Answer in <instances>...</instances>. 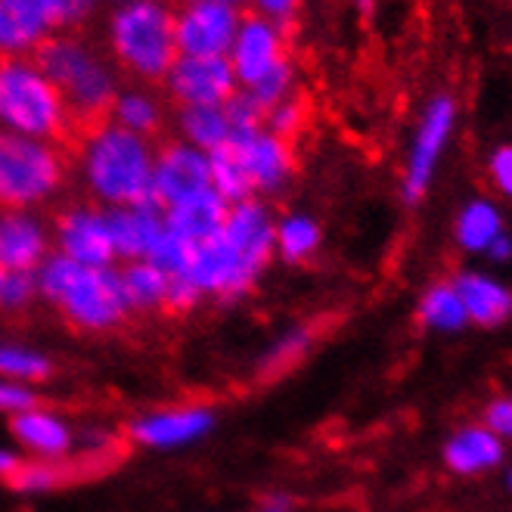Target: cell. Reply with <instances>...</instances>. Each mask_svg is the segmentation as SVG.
<instances>
[{
	"instance_id": "1",
	"label": "cell",
	"mask_w": 512,
	"mask_h": 512,
	"mask_svg": "<svg viewBox=\"0 0 512 512\" xmlns=\"http://www.w3.org/2000/svg\"><path fill=\"white\" fill-rule=\"evenodd\" d=\"M69 156L84 199L103 208H125L153 199V140L128 134L103 118L75 131Z\"/></svg>"
},
{
	"instance_id": "2",
	"label": "cell",
	"mask_w": 512,
	"mask_h": 512,
	"mask_svg": "<svg viewBox=\"0 0 512 512\" xmlns=\"http://www.w3.org/2000/svg\"><path fill=\"white\" fill-rule=\"evenodd\" d=\"M35 280L38 298L47 301L78 333H115V329H122L134 317L118 267H84L53 252L38 267Z\"/></svg>"
},
{
	"instance_id": "3",
	"label": "cell",
	"mask_w": 512,
	"mask_h": 512,
	"mask_svg": "<svg viewBox=\"0 0 512 512\" xmlns=\"http://www.w3.org/2000/svg\"><path fill=\"white\" fill-rule=\"evenodd\" d=\"M100 47L125 81L159 87L174 66V4L171 0H128L109 4Z\"/></svg>"
},
{
	"instance_id": "4",
	"label": "cell",
	"mask_w": 512,
	"mask_h": 512,
	"mask_svg": "<svg viewBox=\"0 0 512 512\" xmlns=\"http://www.w3.org/2000/svg\"><path fill=\"white\" fill-rule=\"evenodd\" d=\"M35 59L63 94L78 128L109 118L112 100L125 78L118 75L106 50L87 38V32H56Z\"/></svg>"
},
{
	"instance_id": "5",
	"label": "cell",
	"mask_w": 512,
	"mask_h": 512,
	"mask_svg": "<svg viewBox=\"0 0 512 512\" xmlns=\"http://www.w3.org/2000/svg\"><path fill=\"white\" fill-rule=\"evenodd\" d=\"M78 125L35 56L0 59V134L69 143Z\"/></svg>"
},
{
	"instance_id": "6",
	"label": "cell",
	"mask_w": 512,
	"mask_h": 512,
	"mask_svg": "<svg viewBox=\"0 0 512 512\" xmlns=\"http://www.w3.org/2000/svg\"><path fill=\"white\" fill-rule=\"evenodd\" d=\"M72 180L66 143L0 134V208L41 212Z\"/></svg>"
},
{
	"instance_id": "7",
	"label": "cell",
	"mask_w": 512,
	"mask_h": 512,
	"mask_svg": "<svg viewBox=\"0 0 512 512\" xmlns=\"http://www.w3.org/2000/svg\"><path fill=\"white\" fill-rule=\"evenodd\" d=\"M457 100L450 94H435L423 115H419L416 122V131L410 137V146H407V159H404V174H401V199L404 205H419L426 199L432 180H435V171L444 159V149L454 137V128H457Z\"/></svg>"
},
{
	"instance_id": "8",
	"label": "cell",
	"mask_w": 512,
	"mask_h": 512,
	"mask_svg": "<svg viewBox=\"0 0 512 512\" xmlns=\"http://www.w3.org/2000/svg\"><path fill=\"white\" fill-rule=\"evenodd\" d=\"M50 236H53V252L75 264L84 267L118 264L106 208L90 199H75L59 208L56 218L50 221Z\"/></svg>"
},
{
	"instance_id": "9",
	"label": "cell",
	"mask_w": 512,
	"mask_h": 512,
	"mask_svg": "<svg viewBox=\"0 0 512 512\" xmlns=\"http://www.w3.org/2000/svg\"><path fill=\"white\" fill-rule=\"evenodd\" d=\"M227 63H230V69L236 75L239 90L255 87L270 72H277L286 63H292L289 28L246 10L243 19H239L236 38L230 44Z\"/></svg>"
},
{
	"instance_id": "10",
	"label": "cell",
	"mask_w": 512,
	"mask_h": 512,
	"mask_svg": "<svg viewBox=\"0 0 512 512\" xmlns=\"http://www.w3.org/2000/svg\"><path fill=\"white\" fill-rule=\"evenodd\" d=\"M230 146H233L239 165H243L249 193L255 199L267 202V199H274L289 190V184L295 180V171H298L295 143L280 140L277 134L258 128L249 134L230 137Z\"/></svg>"
},
{
	"instance_id": "11",
	"label": "cell",
	"mask_w": 512,
	"mask_h": 512,
	"mask_svg": "<svg viewBox=\"0 0 512 512\" xmlns=\"http://www.w3.org/2000/svg\"><path fill=\"white\" fill-rule=\"evenodd\" d=\"M159 87L171 109L224 106L239 90L227 56H177Z\"/></svg>"
},
{
	"instance_id": "12",
	"label": "cell",
	"mask_w": 512,
	"mask_h": 512,
	"mask_svg": "<svg viewBox=\"0 0 512 512\" xmlns=\"http://www.w3.org/2000/svg\"><path fill=\"white\" fill-rule=\"evenodd\" d=\"M246 10L212 4V0H177L174 38L180 56H227Z\"/></svg>"
},
{
	"instance_id": "13",
	"label": "cell",
	"mask_w": 512,
	"mask_h": 512,
	"mask_svg": "<svg viewBox=\"0 0 512 512\" xmlns=\"http://www.w3.org/2000/svg\"><path fill=\"white\" fill-rule=\"evenodd\" d=\"M205 190H212L208 153H202V149L177 137L159 140L156 162H153V202L159 208H171Z\"/></svg>"
},
{
	"instance_id": "14",
	"label": "cell",
	"mask_w": 512,
	"mask_h": 512,
	"mask_svg": "<svg viewBox=\"0 0 512 512\" xmlns=\"http://www.w3.org/2000/svg\"><path fill=\"white\" fill-rule=\"evenodd\" d=\"M212 429L215 410L208 404H171L131 419L128 441L149 450H177L202 441Z\"/></svg>"
},
{
	"instance_id": "15",
	"label": "cell",
	"mask_w": 512,
	"mask_h": 512,
	"mask_svg": "<svg viewBox=\"0 0 512 512\" xmlns=\"http://www.w3.org/2000/svg\"><path fill=\"white\" fill-rule=\"evenodd\" d=\"M53 255L50 221L41 212L0 208V267L13 274H38Z\"/></svg>"
},
{
	"instance_id": "16",
	"label": "cell",
	"mask_w": 512,
	"mask_h": 512,
	"mask_svg": "<svg viewBox=\"0 0 512 512\" xmlns=\"http://www.w3.org/2000/svg\"><path fill=\"white\" fill-rule=\"evenodd\" d=\"M53 35L50 0H0V59L38 56Z\"/></svg>"
},
{
	"instance_id": "17",
	"label": "cell",
	"mask_w": 512,
	"mask_h": 512,
	"mask_svg": "<svg viewBox=\"0 0 512 512\" xmlns=\"http://www.w3.org/2000/svg\"><path fill=\"white\" fill-rule=\"evenodd\" d=\"M10 435L16 438V444L25 450V454H32V460H47V463L69 460L78 447V435L69 419L50 407H41V404L13 416Z\"/></svg>"
},
{
	"instance_id": "18",
	"label": "cell",
	"mask_w": 512,
	"mask_h": 512,
	"mask_svg": "<svg viewBox=\"0 0 512 512\" xmlns=\"http://www.w3.org/2000/svg\"><path fill=\"white\" fill-rule=\"evenodd\" d=\"M109 122L118 125L122 131H128V134H137L143 140L159 143V137L171 125V103L165 100L162 87L125 81L122 90H118L115 100H112Z\"/></svg>"
},
{
	"instance_id": "19",
	"label": "cell",
	"mask_w": 512,
	"mask_h": 512,
	"mask_svg": "<svg viewBox=\"0 0 512 512\" xmlns=\"http://www.w3.org/2000/svg\"><path fill=\"white\" fill-rule=\"evenodd\" d=\"M106 215H109V233L118 261L122 264L146 261L153 255L156 243L165 233V215L153 199L125 208H106Z\"/></svg>"
},
{
	"instance_id": "20",
	"label": "cell",
	"mask_w": 512,
	"mask_h": 512,
	"mask_svg": "<svg viewBox=\"0 0 512 512\" xmlns=\"http://www.w3.org/2000/svg\"><path fill=\"white\" fill-rule=\"evenodd\" d=\"M450 283L463 301L469 326L497 329L512 320V289L497 277L481 274V270H457Z\"/></svg>"
},
{
	"instance_id": "21",
	"label": "cell",
	"mask_w": 512,
	"mask_h": 512,
	"mask_svg": "<svg viewBox=\"0 0 512 512\" xmlns=\"http://www.w3.org/2000/svg\"><path fill=\"white\" fill-rule=\"evenodd\" d=\"M227 212H230V202L221 199L215 190H205L171 208H162L165 230L177 239H184L187 246H202L212 236H218L224 230Z\"/></svg>"
},
{
	"instance_id": "22",
	"label": "cell",
	"mask_w": 512,
	"mask_h": 512,
	"mask_svg": "<svg viewBox=\"0 0 512 512\" xmlns=\"http://www.w3.org/2000/svg\"><path fill=\"white\" fill-rule=\"evenodd\" d=\"M444 466L454 472V475H481V472H491L503 463L506 457V447L497 435H491L481 423H472V426H463L457 429L444 441Z\"/></svg>"
},
{
	"instance_id": "23",
	"label": "cell",
	"mask_w": 512,
	"mask_h": 512,
	"mask_svg": "<svg viewBox=\"0 0 512 512\" xmlns=\"http://www.w3.org/2000/svg\"><path fill=\"white\" fill-rule=\"evenodd\" d=\"M171 128H174L177 140L202 149V153H215V149H221L233 137V128H230V118H227L224 106L171 109Z\"/></svg>"
},
{
	"instance_id": "24",
	"label": "cell",
	"mask_w": 512,
	"mask_h": 512,
	"mask_svg": "<svg viewBox=\"0 0 512 512\" xmlns=\"http://www.w3.org/2000/svg\"><path fill=\"white\" fill-rule=\"evenodd\" d=\"M503 212L488 196H472L454 218V239L469 255H485L497 236H503Z\"/></svg>"
},
{
	"instance_id": "25",
	"label": "cell",
	"mask_w": 512,
	"mask_h": 512,
	"mask_svg": "<svg viewBox=\"0 0 512 512\" xmlns=\"http://www.w3.org/2000/svg\"><path fill=\"white\" fill-rule=\"evenodd\" d=\"M122 289L131 314H165V301L171 289V277L153 261H128L118 267Z\"/></svg>"
},
{
	"instance_id": "26",
	"label": "cell",
	"mask_w": 512,
	"mask_h": 512,
	"mask_svg": "<svg viewBox=\"0 0 512 512\" xmlns=\"http://www.w3.org/2000/svg\"><path fill=\"white\" fill-rule=\"evenodd\" d=\"M323 246V227L308 212H286L274 224V255L286 264H305Z\"/></svg>"
},
{
	"instance_id": "27",
	"label": "cell",
	"mask_w": 512,
	"mask_h": 512,
	"mask_svg": "<svg viewBox=\"0 0 512 512\" xmlns=\"http://www.w3.org/2000/svg\"><path fill=\"white\" fill-rule=\"evenodd\" d=\"M416 320L423 329H429V333H444V336L463 333L469 326L466 308L450 280H435L423 292V298H419V305H416Z\"/></svg>"
},
{
	"instance_id": "28",
	"label": "cell",
	"mask_w": 512,
	"mask_h": 512,
	"mask_svg": "<svg viewBox=\"0 0 512 512\" xmlns=\"http://www.w3.org/2000/svg\"><path fill=\"white\" fill-rule=\"evenodd\" d=\"M314 339H317V329L308 326V323L286 329V333L261 354V360H258V376L261 379H277V376L289 373L292 367H298L301 360L308 357V351L314 348Z\"/></svg>"
},
{
	"instance_id": "29",
	"label": "cell",
	"mask_w": 512,
	"mask_h": 512,
	"mask_svg": "<svg viewBox=\"0 0 512 512\" xmlns=\"http://www.w3.org/2000/svg\"><path fill=\"white\" fill-rule=\"evenodd\" d=\"M53 376V360L28 345L0 342V379L38 385Z\"/></svg>"
},
{
	"instance_id": "30",
	"label": "cell",
	"mask_w": 512,
	"mask_h": 512,
	"mask_svg": "<svg viewBox=\"0 0 512 512\" xmlns=\"http://www.w3.org/2000/svg\"><path fill=\"white\" fill-rule=\"evenodd\" d=\"M308 122H311V109L301 94H295V97H289V100H283L274 109L264 112V131L277 134L280 140H289V143H295L301 134H305Z\"/></svg>"
},
{
	"instance_id": "31",
	"label": "cell",
	"mask_w": 512,
	"mask_h": 512,
	"mask_svg": "<svg viewBox=\"0 0 512 512\" xmlns=\"http://www.w3.org/2000/svg\"><path fill=\"white\" fill-rule=\"evenodd\" d=\"M106 0H50L56 32H87L103 13Z\"/></svg>"
},
{
	"instance_id": "32",
	"label": "cell",
	"mask_w": 512,
	"mask_h": 512,
	"mask_svg": "<svg viewBox=\"0 0 512 512\" xmlns=\"http://www.w3.org/2000/svg\"><path fill=\"white\" fill-rule=\"evenodd\" d=\"M485 174L491 180L494 193H500L503 199H512V140L491 149V156L485 162Z\"/></svg>"
},
{
	"instance_id": "33",
	"label": "cell",
	"mask_w": 512,
	"mask_h": 512,
	"mask_svg": "<svg viewBox=\"0 0 512 512\" xmlns=\"http://www.w3.org/2000/svg\"><path fill=\"white\" fill-rule=\"evenodd\" d=\"M41 398L35 385H25V382H10V379H0V413H7L10 419L38 407Z\"/></svg>"
},
{
	"instance_id": "34",
	"label": "cell",
	"mask_w": 512,
	"mask_h": 512,
	"mask_svg": "<svg viewBox=\"0 0 512 512\" xmlns=\"http://www.w3.org/2000/svg\"><path fill=\"white\" fill-rule=\"evenodd\" d=\"M481 426L500 441H512V398H494L481 410Z\"/></svg>"
},
{
	"instance_id": "35",
	"label": "cell",
	"mask_w": 512,
	"mask_h": 512,
	"mask_svg": "<svg viewBox=\"0 0 512 512\" xmlns=\"http://www.w3.org/2000/svg\"><path fill=\"white\" fill-rule=\"evenodd\" d=\"M301 7H305V0H249V13H258L283 28L298 19Z\"/></svg>"
},
{
	"instance_id": "36",
	"label": "cell",
	"mask_w": 512,
	"mask_h": 512,
	"mask_svg": "<svg viewBox=\"0 0 512 512\" xmlns=\"http://www.w3.org/2000/svg\"><path fill=\"white\" fill-rule=\"evenodd\" d=\"M22 463H25V457L22 454H16V450H10V447H0V481H7L22 469Z\"/></svg>"
},
{
	"instance_id": "37",
	"label": "cell",
	"mask_w": 512,
	"mask_h": 512,
	"mask_svg": "<svg viewBox=\"0 0 512 512\" xmlns=\"http://www.w3.org/2000/svg\"><path fill=\"white\" fill-rule=\"evenodd\" d=\"M494 264H506V261H512V236L509 233H503V236H497L494 243H491V249L485 252Z\"/></svg>"
},
{
	"instance_id": "38",
	"label": "cell",
	"mask_w": 512,
	"mask_h": 512,
	"mask_svg": "<svg viewBox=\"0 0 512 512\" xmlns=\"http://www.w3.org/2000/svg\"><path fill=\"white\" fill-rule=\"evenodd\" d=\"M376 4H379V0H351V7H354V13L360 19H370L376 13Z\"/></svg>"
},
{
	"instance_id": "39",
	"label": "cell",
	"mask_w": 512,
	"mask_h": 512,
	"mask_svg": "<svg viewBox=\"0 0 512 512\" xmlns=\"http://www.w3.org/2000/svg\"><path fill=\"white\" fill-rule=\"evenodd\" d=\"M258 512H292V509H289V503H286V500H280V497H270V500H267V503H264Z\"/></svg>"
},
{
	"instance_id": "40",
	"label": "cell",
	"mask_w": 512,
	"mask_h": 512,
	"mask_svg": "<svg viewBox=\"0 0 512 512\" xmlns=\"http://www.w3.org/2000/svg\"><path fill=\"white\" fill-rule=\"evenodd\" d=\"M212 4H224V7H236V10H246L249 0H212Z\"/></svg>"
},
{
	"instance_id": "41",
	"label": "cell",
	"mask_w": 512,
	"mask_h": 512,
	"mask_svg": "<svg viewBox=\"0 0 512 512\" xmlns=\"http://www.w3.org/2000/svg\"><path fill=\"white\" fill-rule=\"evenodd\" d=\"M4 280H7V270L0 267V292H4Z\"/></svg>"
},
{
	"instance_id": "42",
	"label": "cell",
	"mask_w": 512,
	"mask_h": 512,
	"mask_svg": "<svg viewBox=\"0 0 512 512\" xmlns=\"http://www.w3.org/2000/svg\"><path fill=\"white\" fill-rule=\"evenodd\" d=\"M506 485H509V491H512V469L506 472Z\"/></svg>"
},
{
	"instance_id": "43",
	"label": "cell",
	"mask_w": 512,
	"mask_h": 512,
	"mask_svg": "<svg viewBox=\"0 0 512 512\" xmlns=\"http://www.w3.org/2000/svg\"><path fill=\"white\" fill-rule=\"evenodd\" d=\"M106 4H128V0H106Z\"/></svg>"
}]
</instances>
